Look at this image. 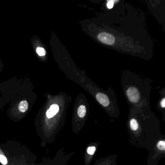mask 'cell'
Instances as JSON below:
<instances>
[{
	"label": "cell",
	"instance_id": "3",
	"mask_svg": "<svg viewBox=\"0 0 165 165\" xmlns=\"http://www.w3.org/2000/svg\"><path fill=\"white\" fill-rule=\"evenodd\" d=\"M96 98L97 101L104 107H107L110 104V100L108 97L103 93H99L96 95Z\"/></svg>",
	"mask_w": 165,
	"mask_h": 165
},
{
	"label": "cell",
	"instance_id": "4",
	"mask_svg": "<svg viewBox=\"0 0 165 165\" xmlns=\"http://www.w3.org/2000/svg\"><path fill=\"white\" fill-rule=\"evenodd\" d=\"M59 110V107L57 104H53L50 108L47 110L46 116L48 118L50 119L54 117Z\"/></svg>",
	"mask_w": 165,
	"mask_h": 165
},
{
	"label": "cell",
	"instance_id": "2",
	"mask_svg": "<svg viewBox=\"0 0 165 165\" xmlns=\"http://www.w3.org/2000/svg\"><path fill=\"white\" fill-rule=\"evenodd\" d=\"M126 94L129 100L132 103L137 102L140 98L139 91L137 88L133 87H131L127 90Z\"/></svg>",
	"mask_w": 165,
	"mask_h": 165
},
{
	"label": "cell",
	"instance_id": "1",
	"mask_svg": "<svg viewBox=\"0 0 165 165\" xmlns=\"http://www.w3.org/2000/svg\"><path fill=\"white\" fill-rule=\"evenodd\" d=\"M98 39L101 42L108 45H113L115 42V38L114 36L108 32L100 33L98 35Z\"/></svg>",
	"mask_w": 165,
	"mask_h": 165
},
{
	"label": "cell",
	"instance_id": "8",
	"mask_svg": "<svg viewBox=\"0 0 165 165\" xmlns=\"http://www.w3.org/2000/svg\"><path fill=\"white\" fill-rule=\"evenodd\" d=\"M0 162L2 164V165H8V159L6 158V157L2 153H0Z\"/></svg>",
	"mask_w": 165,
	"mask_h": 165
},
{
	"label": "cell",
	"instance_id": "12",
	"mask_svg": "<svg viewBox=\"0 0 165 165\" xmlns=\"http://www.w3.org/2000/svg\"><path fill=\"white\" fill-rule=\"evenodd\" d=\"M113 5H114V2L113 1H110L107 3V6L109 9L112 8L113 6Z\"/></svg>",
	"mask_w": 165,
	"mask_h": 165
},
{
	"label": "cell",
	"instance_id": "9",
	"mask_svg": "<svg viewBox=\"0 0 165 165\" xmlns=\"http://www.w3.org/2000/svg\"><path fill=\"white\" fill-rule=\"evenodd\" d=\"M37 52L39 56L45 55L46 50L44 48L41 47H38L37 48Z\"/></svg>",
	"mask_w": 165,
	"mask_h": 165
},
{
	"label": "cell",
	"instance_id": "7",
	"mask_svg": "<svg viewBox=\"0 0 165 165\" xmlns=\"http://www.w3.org/2000/svg\"><path fill=\"white\" fill-rule=\"evenodd\" d=\"M130 127L134 131H136L139 128V124L137 121L134 119H133L130 121Z\"/></svg>",
	"mask_w": 165,
	"mask_h": 165
},
{
	"label": "cell",
	"instance_id": "11",
	"mask_svg": "<svg viewBox=\"0 0 165 165\" xmlns=\"http://www.w3.org/2000/svg\"><path fill=\"white\" fill-rule=\"evenodd\" d=\"M96 151V148L95 146H91L89 147L87 150V153L90 155H93Z\"/></svg>",
	"mask_w": 165,
	"mask_h": 165
},
{
	"label": "cell",
	"instance_id": "13",
	"mask_svg": "<svg viewBox=\"0 0 165 165\" xmlns=\"http://www.w3.org/2000/svg\"><path fill=\"white\" fill-rule=\"evenodd\" d=\"M161 105L163 108H165V98H164L163 99L161 100Z\"/></svg>",
	"mask_w": 165,
	"mask_h": 165
},
{
	"label": "cell",
	"instance_id": "5",
	"mask_svg": "<svg viewBox=\"0 0 165 165\" xmlns=\"http://www.w3.org/2000/svg\"><path fill=\"white\" fill-rule=\"evenodd\" d=\"M28 108V103L26 101H22L19 103V111L24 113L26 111Z\"/></svg>",
	"mask_w": 165,
	"mask_h": 165
},
{
	"label": "cell",
	"instance_id": "10",
	"mask_svg": "<svg viewBox=\"0 0 165 165\" xmlns=\"http://www.w3.org/2000/svg\"><path fill=\"white\" fill-rule=\"evenodd\" d=\"M157 148L161 151H164L165 149V142L164 141H160L157 145Z\"/></svg>",
	"mask_w": 165,
	"mask_h": 165
},
{
	"label": "cell",
	"instance_id": "6",
	"mask_svg": "<svg viewBox=\"0 0 165 165\" xmlns=\"http://www.w3.org/2000/svg\"><path fill=\"white\" fill-rule=\"evenodd\" d=\"M77 113L80 118L85 116L86 113V108L84 105H81L79 107L77 110Z\"/></svg>",
	"mask_w": 165,
	"mask_h": 165
}]
</instances>
